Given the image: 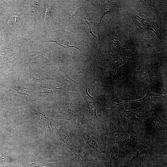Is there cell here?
<instances>
[{"instance_id": "14", "label": "cell", "mask_w": 167, "mask_h": 167, "mask_svg": "<svg viewBox=\"0 0 167 167\" xmlns=\"http://www.w3.org/2000/svg\"><path fill=\"white\" fill-rule=\"evenodd\" d=\"M58 133L63 142L75 154L79 150L75 145L71 138L67 133L62 130H58Z\"/></svg>"}, {"instance_id": "4", "label": "cell", "mask_w": 167, "mask_h": 167, "mask_svg": "<svg viewBox=\"0 0 167 167\" xmlns=\"http://www.w3.org/2000/svg\"><path fill=\"white\" fill-rule=\"evenodd\" d=\"M113 136L114 142L118 146L119 151L128 142L135 139L138 135L131 136L124 131L121 126L118 118L116 125L113 130Z\"/></svg>"}, {"instance_id": "16", "label": "cell", "mask_w": 167, "mask_h": 167, "mask_svg": "<svg viewBox=\"0 0 167 167\" xmlns=\"http://www.w3.org/2000/svg\"><path fill=\"white\" fill-rule=\"evenodd\" d=\"M92 22L87 20L85 18L82 20L79 25V27L87 33L97 37L92 32Z\"/></svg>"}, {"instance_id": "20", "label": "cell", "mask_w": 167, "mask_h": 167, "mask_svg": "<svg viewBox=\"0 0 167 167\" xmlns=\"http://www.w3.org/2000/svg\"><path fill=\"white\" fill-rule=\"evenodd\" d=\"M78 160L81 165V167H96L93 164L88 161L85 154L81 156Z\"/></svg>"}, {"instance_id": "7", "label": "cell", "mask_w": 167, "mask_h": 167, "mask_svg": "<svg viewBox=\"0 0 167 167\" xmlns=\"http://www.w3.org/2000/svg\"><path fill=\"white\" fill-rule=\"evenodd\" d=\"M130 51L124 54H120L114 57L112 60L110 64V69L113 71L115 75L118 68L122 65L128 63L131 59Z\"/></svg>"}, {"instance_id": "10", "label": "cell", "mask_w": 167, "mask_h": 167, "mask_svg": "<svg viewBox=\"0 0 167 167\" xmlns=\"http://www.w3.org/2000/svg\"><path fill=\"white\" fill-rule=\"evenodd\" d=\"M166 95H163L161 92L156 94L153 93L150 91H148L146 95L142 99L132 101H125L122 103H115V104L116 105V106H117L118 105L128 102L137 101L140 102L141 103L147 102L148 104L150 102L152 101H156L161 98H166Z\"/></svg>"}, {"instance_id": "17", "label": "cell", "mask_w": 167, "mask_h": 167, "mask_svg": "<svg viewBox=\"0 0 167 167\" xmlns=\"http://www.w3.org/2000/svg\"><path fill=\"white\" fill-rule=\"evenodd\" d=\"M146 154L140 155L126 167H146L143 161V159Z\"/></svg>"}, {"instance_id": "22", "label": "cell", "mask_w": 167, "mask_h": 167, "mask_svg": "<svg viewBox=\"0 0 167 167\" xmlns=\"http://www.w3.org/2000/svg\"><path fill=\"white\" fill-rule=\"evenodd\" d=\"M19 20V18L17 16L11 17L8 21V23L9 24L16 23Z\"/></svg>"}, {"instance_id": "9", "label": "cell", "mask_w": 167, "mask_h": 167, "mask_svg": "<svg viewBox=\"0 0 167 167\" xmlns=\"http://www.w3.org/2000/svg\"><path fill=\"white\" fill-rule=\"evenodd\" d=\"M131 17L137 27L141 30L149 29L153 31L161 40L159 35L153 25L148 21L145 20L135 15L131 14Z\"/></svg>"}, {"instance_id": "15", "label": "cell", "mask_w": 167, "mask_h": 167, "mask_svg": "<svg viewBox=\"0 0 167 167\" xmlns=\"http://www.w3.org/2000/svg\"><path fill=\"white\" fill-rule=\"evenodd\" d=\"M151 124L153 131H167V122L162 120L158 115L153 116Z\"/></svg>"}, {"instance_id": "5", "label": "cell", "mask_w": 167, "mask_h": 167, "mask_svg": "<svg viewBox=\"0 0 167 167\" xmlns=\"http://www.w3.org/2000/svg\"><path fill=\"white\" fill-rule=\"evenodd\" d=\"M88 89L87 86L82 87L81 89V94L87 103L89 110V116L91 120L94 123H97L99 122L96 112L98 103L95 100L93 97L91 96L88 94Z\"/></svg>"}, {"instance_id": "21", "label": "cell", "mask_w": 167, "mask_h": 167, "mask_svg": "<svg viewBox=\"0 0 167 167\" xmlns=\"http://www.w3.org/2000/svg\"><path fill=\"white\" fill-rule=\"evenodd\" d=\"M115 102L112 100L109 99L106 102L105 106V109L107 113H109L113 109L116 107Z\"/></svg>"}, {"instance_id": "6", "label": "cell", "mask_w": 167, "mask_h": 167, "mask_svg": "<svg viewBox=\"0 0 167 167\" xmlns=\"http://www.w3.org/2000/svg\"><path fill=\"white\" fill-rule=\"evenodd\" d=\"M116 3L113 2H109L105 4L101 5L99 7L98 16L96 19V29L100 42L101 40L100 37V27L101 20L103 17L106 15L108 14L112 11Z\"/></svg>"}, {"instance_id": "8", "label": "cell", "mask_w": 167, "mask_h": 167, "mask_svg": "<svg viewBox=\"0 0 167 167\" xmlns=\"http://www.w3.org/2000/svg\"><path fill=\"white\" fill-rule=\"evenodd\" d=\"M118 151L114 148L109 149L104 159L103 162L105 167H119Z\"/></svg>"}, {"instance_id": "19", "label": "cell", "mask_w": 167, "mask_h": 167, "mask_svg": "<svg viewBox=\"0 0 167 167\" xmlns=\"http://www.w3.org/2000/svg\"><path fill=\"white\" fill-rule=\"evenodd\" d=\"M39 119L43 122L47 131L51 132V128L49 126V118L44 112L39 113Z\"/></svg>"}, {"instance_id": "1", "label": "cell", "mask_w": 167, "mask_h": 167, "mask_svg": "<svg viewBox=\"0 0 167 167\" xmlns=\"http://www.w3.org/2000/svg\"><path fill=\"white\" fill-rule=\"evenodd\" d=\"M56 117L69 120L72 123H79L82 121L84 113L79 101L74 100L63 105Z\"/></svg>"}, {"instance_id": "18", "label": "cell", "mask_w": 167, "mask_h": 167, "mask_svg": "<svg viewBox=\"0 0 167 167\" xmlns=\"http://www.w3.org/2000/svg\"><path fill=\"white\" fill-rule=\"evenodd\" d=\"M56 164L45 161L39 163H31L28 164L26 167H54Z\"/></svg>"}, {"instance_id": "13", "label": "cell", "mask_w": 167, "mask_h": 167, "mask_svg": "<svg viewBox=\"0 0 167 167\" xmlns=\"http://www.w3.org/2000/svg\"><path fill=\"white\" fill-rule=\"evenodd\" d=\"M47 41L48 42H54L56 43L59 45L66 48L74 47L80 51L76 43L73 41L66 38L58 37L56 38H49Z\"/></svg>"}, {"instance_id": "11", "label": "cell", "mask_w": 167, "mask_h": 167, "mask_svg": "<svg viewBox=\"0 0 167 167\" xmlns=\"http://www.w3.org/2000/svg\"><path fill=\"white\" fill-rule=\"evenodd\" d=\"M114 24V23H113L110 33L109 43L111 52L117 54L119 52L122 46L118 40V36L115 31Z\"/></svg>"}, {"instance_id": "2", "label": "cell", "mask_w": 167, "mask_h": 167, "mask_svg": "<svg viewBox=\"0 0 167 167\" xmlns=\"http://www.w3.org/2000/svg\"><path fill=\"white\" fill-rule=\"evenodd\" d=\"M127 142L126 144L125 151L121 161L122 167H126L139 155L140 152L144 149L156 148L151 144L134 141Z\"/></svg>"}, {"instance_id": "12", "label": "cell", "mask_w": 167, "mask_h": 167, "mask_svg": "<svg viewBox=\"0 0 167 167\" xmlns=\"http://www.w3.org/2000/svg\"><path fill=\"white\" fill-rule=\"evenodd\" d=\"M82 134L88 147L97 155L100 156L103 152L99 147L96 141L87 134L82 132Z\"/></svg>"}, {"instance_id": "3", "label": "cell", "mask_w": 167, "mask_h": 167, "mask_svg": "<svg viewBox=\"0 0 167 167\" xmlns=\"http://www.w3.org/2000/svg\"><path fill=\"white\" fill-rule=\"evenodd\" d=\"M146 111V107L143 106L135 109L126 110L121 109L118 111L119 113L127 119L129 133H132L135 123L144 116Z\"/></svg>"}]
</instances>
